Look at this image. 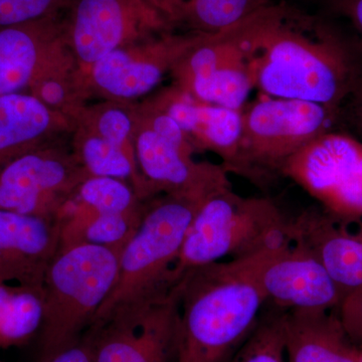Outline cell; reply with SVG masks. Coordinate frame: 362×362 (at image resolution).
<instances>
[{
	"label": "cell",
	"mask_w": 362,
	"mask_h": 362,
	"mask_svg": "<svg viewBox=\"0 0 362 362\" xmlns=\"http://www.w3.org/2000/svg\"><path fill=\"white\" fill-rule=\"evenodd\" d=\"M237 30L255 88L268 96L340 110L362 86L361 49L328 21L271 2Z\"/></svg>",
	"instance_id": "1"
},
{
	"label": "cell",
	"mask_w": 362,
	"mask_h": 362,
	"mask_svg": "<svg viewBox=\"0 0 362 362\" xmlns=\"http://www.w3.org/2000/svg\"><path fill=\"white\" fill-rule=\"evenodd\" d=\"M290 245V244H288ZM285 246L192 269L178 281L175 362H226L258 323L266 297L262 269Z\"/></svg>",
	"instance_id": "2"
},
{
	"label": "cell",
	"mask_w": 362,
	"mask_h": 362,
	"mask_svg": "<svg viewBox=\"0 0 362 362\" xmlns=\"http://www.w3.org/2000/svg\"><path fill=\"white\" fill-rule=\"evenodd\" d=\"M291 220L266 197H245L226 188L207 197L188 226L171 272L173 286L199 267L292 244Z\"/></svg>",
	"instance_id": "3"
},
{
	"label": "cell",
	"mask_w": 362,
	"mask_h": 362,
	"mask_svg": "<svg viewBox=\"0 0 362 362\" xmlns=\"http://www.w3.org/2000/svg\"><path fill=\"white\" fill-rule=\"evenodd\" d=\"M121 252L81 244L59 250L45 274L39 361L80 341L115 285Z\"/></svg>",
	"instance_id": "4"
},
{
	"label": "cell",
	"mask_w": 362,
	"mask_h": 362,
	"mask_svg": "<svg viewBox=\"0 0 362 362\" xmlns=\"http://www.w3.org/2000/svg\"><path fill=\"white\" fill-rule=\"evenodd\" d=\"M206 199L175 194L150 199L141 223L121 252L115 285L90 326L175 287L171 272L188 226Z\"/></svg>",
	"instance_id": "5"
},
{
	"label": "cell",
	"mask_w": 362,
	"mask_h": 362,
	"mask_svg": "<svg viewBox=\"0 0 362 362\" xmlns=\"http://www.w3.org/2000/svg\"><path fill=\"white\" fill-rule=\"evenodd\" d=\"M242 112L247 178L258 180L269 173H278L280 166L300 149L335 130L341 109L270 97L246 105Z\"/></svg>",
	"instance_id": "6"
},
{
	"label": "cell",
	"mask_w": 362,
	"mask_h": 362,
	"mask_svg": "<svg viewBox=\"0 0 362 362\" xmlns=\"http://www.w3.org/2000/svg\"><path fill=\"white\" fill-rule=\"evenodd\" d=\"M278 175L294 181L337 220L362 221V142L329 131L308 143L280 166Z\"/></svg>",
	"instance_id": "7"
},
{
	"label": "cell",
	"mask_w": 362,
	"mask_h": 362,
	"mask_svg": "<svg viewBox=\"0 0 362 362\" xmlns=\"http://www.w3.org/2000/svg\"><path fill=\"white\" fill-rule=\"evenodd\" d=\"M180 327L177 286L90 326L93 362H175Z\"/></svg>",
	"instance_id": "8"
},
{
	"label": "cell",
	"mask_w": 362,
	"mask_h": 362,
	"mask_svg": "<svg viewBox=\"0 0 362 362\" xmlns=\"http://www.w3.org/2000/svg\"><path fill=\"white\" fill-rule=\"evenodd\" d=\"M87 176L77 157L30 150L0 166V209L58 218Z\"/></svg>",
	"instance_id": "9"
},
{
	"label": "cell",
	"mask_w": 362,
	"mask_h": 362,
	"mask_svg": "<svg viewBox=\"0 0 362 362\" xmlns=\"http://www.w3.org/2000/svg\"><path fill=\"white\" fill-rule=\"evenodd\" d=\"M134 153L140 175L153 197L163 194L207 199L233 187L221 164L195 161L194 149L169 141L144 122Z\"/></svg>",
	"instance_id": "10"
},
{
	"label": "cell",
	"mask_w": 362,
	"mask_h": 362,
	"mask_svg": "<svg viewBox=\"0 0 362 362\" xmlns=\"http://www.w3.org/2000/svg\"><path fill=\"white\" fill-rule=\"evenodd\" d=\"M168 32L150 0H78L70 25L74 51L93 66L136 33Z\"/></svg>",
	"instance_id": "11"
},
{
	"label": "cell",
	"mask_w": 362,
	"mask_h": 362,
	"mask_svg": "<svg viewBox=\"0 0 362 362\" xmlns=\"http://www.w3.org/2000/svg\"><path fill=\"white\" fill-rule=\"evenodd\" d=\"M266 302L283 312L334 311L342 295L315 255L293 242L276 252L259 276Z\"/></svg>",
	"instance_id": "12"
},
{
	"label": "cell",
	"mask_w": 362,
	"mask_h": 362,
	"mask_svg": "<svg viewBox=\"0 0 362 362\" xmlns=\"http://www.w3.org/2000/svg\"><path fill=\"white\" fill-rule=\"evenodd\" d=\"M204 35L168 33L145 47L137 59L119 47L92 66L93 81L107 95L118 99L144 96Z\"/></svg>",
	"instance_id": "13"
},
{
	"label": "cell",
	"mask_w": 362,
	"mask_h": 362,
	"mask_svg": "<svg viewBox=\"0 0 362 362\" xmlns=\"http://www.w3.org/2000/svg\"><path fill=\"white\" fill-rule=\"evenodd\" d=\"M59 240L58 218L0 209V282L44 288Z\"/></svg>",
	"instance_id": "14"
},
{
	"label": "cell",
	"mask_w": 362,
	"mask_h": 362,
	"mask_svg": "<svg viewBox=\"0 0 362 362\" xmlns=\"http://www.w3.org/2000/svg\"><path fill=\"white\" fill-rule=\"evenodd\" d=\"M321 209H307L291 220L293 242L308 247L329 274L342 299L362 290V221L356 230Z\"/></svg>",
	"instance_id": "15"
},
{
	"label": "cell",
	"mask_w": 362,
	"mask_h": 362,
	"mask_svg": "<svg viewBox=\"0 0 362 362\" xmlns=\"http://www.w3.org/2000/svg\"><path fill=\"white\" fill-rule=\"evenodd\" d=\"M283 326L287 362H358L337 310L284 312Z\"/></svg>",
	"instance_id": "16"
},
{
	"label": "cell",
	"mask_w": 362,
	"mask_h": 362,
	"mask_svg": "<svg viewBox=\"0 0 362 362\" xmlns=\"http://www.w3.org/2000/svg\"><path fill=\"white\" fill-rule=\"evenodd\" d=\"M54 32L52 16L0 28V96L25 93L49 68Z\"/></svg>",
	"instance_id": "17"
},
{
	"label": "cell",
	"mask_w": 362,
	"mask_h": 362,
	"mask_svg": "<svg viewBox=\"0 0 362 362\" xmlns=\"http://www.w3.org/2000/svg\"><path fill=\"white\" fill-rule=\"evenodd\" d=\"M54 113L30 93L0 96V166L42 146Z\"/></svg>",
	"instance_id": "18"
},
{
	"label": "cell",
	"mask_w": 362,
	"mask_h": 362,
	"mask_svg": "<svg viewBox=\"0 0 362 362\" xmlns=\"http://www.w3.org/2000/svg\"><path fill=\"white\" fill-rule=\"evenodd\" d=\"M168 30L183 26L190 33L216 35L246 20L270 0H150Z\"/></svg>",
	"instance_id": "19"
},
{
	"label": "cell",
	"mask_w": 362,
	"mask_h": 362,
	"mask_svg": "<svg viewBox=\"0 0 362 362\" xmlns=\"http://www.w3.org/2000/svg\"><path fill=\"white\" fill-rule=\"evenodd\" d=\"M189 139L195 149L209 150L220 157L228 173L247 177L242 110L201 102L199 121Z\"/></svg>",
	"instance_id": "20"
},
{
	"label": "cell",
	"mask_w": 362,
	"mask_h": 362,
	"mask_svg": "<svg viewBox=\"0 0 362 362\" xmlns=\"http://www.w3.org/2000/svg\"><path fill=\"white\" fill-rule=\"evenodd\" d=\"M44 316V288L0 282V349L23 346L37 337Z\"/></svg>",
	"instance_id": "21"
},
{
	"label": "cell",
	"mask_w": 362,
	"mask_h": 362,
	"mask_svg": "<svg viewBox=\"0 0 362 362\" xmlns=\"http://www.w3.org/2000/svg\"><path fill=\"white\" fill-rule=\"evenodd\" d=\"M233 44L221 66L204 88L199 102L242 110L255 88L251 66L238 35L232 26Z\"/></svg>",
	"instance_id": "22"
},
{
	"label": "cell",
	"mask_w": 362,
	"mask_h": 362,
	"mask_svg": "<svg viewBox=\"0 0 362 362\" xmlns=\"http://www.w3.org/2000/svg\"><path fill=\"white\" fill-rule=\"evenodd\" d=\"M73 199L99 214L137 213L146 209L148 204L140 199L125 180L105 176H87Z\"/></svg>",
	"instance_id": "23"
},
{
	"label": "cell",
	"mask_w": 362,
	"mask_h": 362,
	"mask_svg": "<svg viewBox=\"0 0 362 362\" xmlns=\"http://www.w3.org/2000/svg\"><path fill=\"white\" fill-rule=\"evenodd\" d=\"M284 312L274 308L262 314L251 334L226 362H287Z\"/></svg>",
	"instance_id": "24"
},
{
	"label": "cell",
	"mask_w": 362,
	"mask_h": 362,
	"mask_svg": "<svg viewBox=\"0 0 362 362\" xmlns=\"http://www.w3.org/2000/svg\"><path fill=\"white\" fill-rule=\"evenodd\" d=\"M146 209L125 214L94 213L78 235L76 245H95L122 252L141 223Z\"/></svg>",
	"instance_id": "25"
},
{
	"label": "cell",
	"mask_w": 362,
	"mask_h": 362,
	"mask_svg": "<svg viewBox=\"0 0 362 362\" xmlns=\"http://www.w3.org/2000/svg\"><path fill=\"white\" fill-rule=\"evenodd\" d=\"M64 0H0V28L49 18Z\"/></svg>",
	"instance_id": "26"
},
{
	"label": "cell",
	"mask_w": 362,
	"mask_h": 362,
	"mask_svg": "<svg viewBox=\"0 0 362 362\" xmlns=\"http://www.w3.org/2000/svg\"><path fill=\"white\" fill-rule=\"evenodd\" d=\"M132 129V119L120 108L106 109L99 114L96 120V134L128 150L127 142Z\"/></svg>",
	"instance_id": "27"
},
{
	"label": "cell",
	"mask_w": 362,
	"mask_h": 362,
	"mask_svg": "<svg viewBox=\"0 0 362 362\" xmlns=\"http://www.w3.org/2000/svg\"><path fill=\"white\" fill-rule=\"evenodd\" d=\"M338 316L350 340L362 349V290L343 298Z\"/></svg>",
	"instance_id": "28"
},
{
	"label": "cell",
	"mask_w": 362,
	"mask_h": 362,
	"mask_svg": "<svg viewBox=\"0 0 362 362\" xmlns=\"http://www.w3.org/2000/svg\"><path fill=\"white\" fill-rule=\"evenodd\" d=\"M331 11L349 21L354 40L362 52V0H327Z\"/></svg>",
	"instance_id": "29"
},
{
	"label": "cell",
	"mask_w": 362,
	"mask_h": 362,
	"mask_svg": "<svg viewBox=\"0 0 362 362\" xmlns=\"http://www.w3.org/2000/svg\"><path fill=\"white\" fill-rule=\"evenodd\" d=\"M47 362H93V345L90 335L86 332L80 341Z\"/></svg>",
	"instance_id": "30"
},
{
	"label": "cell",
	"mask_w": 362,
	"mask_h": 362,
	"mask_svg": "<svg viewBox=\"0 0 362 362\" xmlns=\"http://www.w3.org/2000/svg\"><path fill=\"white\" fill-rule=\"evenodd\" d=\"M344 120L362 139V86L343 105L340 121Z\"/></svg>",
	"instance_id": "31"
},
{
	"label": "cell",
	"mask_w": 362,
	"mask_h": 362,
	"mask_svg": "<svg viewBox=\"0 0 362 362\" xmlns=\"http://www.w3.org/2000/svg\"><path fill=\"white\" fill-rule=\"evenodd\" d=\"M358 362H362V349H359Z\"/></svg>",
	"instance_id": "32"
},
{
	"label": "cell",
	"mask_w": 362,
	"mask_h": 362,
	"mask_svg": "<svg viewBox=\"0 0 362 362\" xmlns=\"http://www.w3.org/2000/svg\"><path fill=\"white\" fill-rule=\"evenodd\" d=\"M0 362H4V361H0Z\"/></svg>",
	"instance_id": "33"
}]
</instances>
